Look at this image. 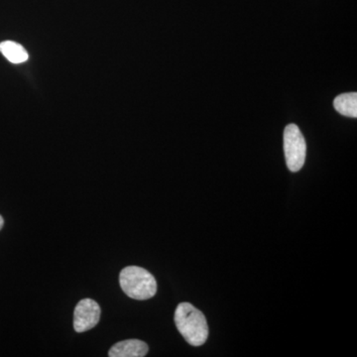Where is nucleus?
Wrapping results in <instances>:
<instances>
[{"label":"nucleus","instance_id":"f257e3e1","mask_svg":"<svg viewBox=\"0 0 357 357\" xmlns=\"http://www.w3.org/2000/svg\"><path fill=\"white\" fill-rule=\"evenodd\" d=\"M176 326L188 344L201 347L208 337V326L203 312L190 303H181L176 309Z\"/></svg>","mask_w":357,"mask_h":357},{"label":"nucleus","instance_id":"f03ea898","mask_svg":"<svg viewBox=\"0 0 357 357\" xmlns=\"http://www.w3.org/2000/svg\"><path fill=\"white\" fill-rule=\"evenodd\" d=\"M119 284L126 295L134 300L151 299L157 293L156 279L144 268H124L119 274Z\"/></svg>","mask_w":357,"mask_h":357},{"label":"nucleus","instance_id":"7ed1b4c3","mask_svg":"<svg viewBox=\"0 0 357 357\" xmlns=\"http://www.w3.org/2000/svg\"><path fill=\"white\" fill-rule=\"evenodd\" d=\"M284 153L291 172H298L303 168L306 161L307 144L296 124H289L284 130Z\"/></svg>","mask_w":357,"mask_h":357},{"label":"nucleus","instance_id":"20e7f679","mask_svg":"<svg viewBox=\"0 0 357 357\" xmlns=\"http://www.w3.org/2000/svg\"><path fill=\"white\" fill-rule=\"evenodd\" d=\"M100 319V307L95 300L84 299L77 303L74 312V328L84 333L98 325Z\"/></svg>","mask_w":357,"mask_h":357},{"label":"nucleus","instance_id":"39448f33","mask_svg":"<svg viewBox=\"0 0 357 357\" xmlns=\"http://www.w3.org/2000/svg\"><path fill=\"white\" fill-rule=\"evenodd\" d=\"M149 347L146 342L139 340H126L115 344L109 349L110 357H143L146 356Z\"/></svg>","mask_w":357,"mask_h":357},{"label":"nucleus","instance_id":"423d86ee","mask_svg":"<svg viewBox=\"0 0 357 357\" xmlns=\"http://www.w3.org/2000/svg\"><path fill=\"white\" fill-rule=\"evenodd\" d=\"M333 107L340 114L356 119L357 93H349L337 96L333 100Z\"/></svg>","mask_w":357,"mask_h":357},{"label":"nucleus","instance_id":"0eeeda50","mask_svg":"<svg viewBox=\"0 0 357 357\" xmlns=\"http://www.w3.org/2000/svg\"><path fill=\"white\" fill-rule=\"evenodd\" d=\"M0 52L9 62L13 63V64H21V63L26 62L29 58L24 47L13 41L1 42Z\"/></svg>","mask_w":357,"mask_h":357},{"label":"nucleus","instance_id":"6e6552de","mask_svg":"<svg viewBox=\"0 0 357 357\" xmlns=\"http://www.w3.org/2000/svg\"><path fill=\"white\" fill-rule=\"evenodd\" d=\"M3 225H4L3 218H2L1 215H0V230H1L2 227H3Z\"/></svg>","mask_w":357,"mask_h":357}]
</instances>
